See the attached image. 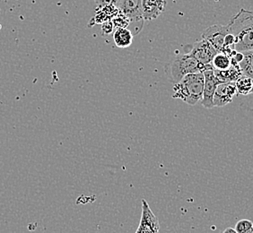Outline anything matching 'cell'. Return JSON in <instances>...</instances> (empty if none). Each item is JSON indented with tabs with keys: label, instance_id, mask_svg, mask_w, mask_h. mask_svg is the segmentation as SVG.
I'll return each instance as SVG.
<instances>
[{
	"label": "cell",
	"instance_id": "2e32d148",
	"mask_svg": "<svg viewBox=\"0 0 253 233\" xmlns=\"http://www.w3.org/2000/svg\"><path fill=\"white\" fill-rule=\"evenodd\" d=\"M253 227V223L251 220L243 219V220H240L238 223H236L234 229L238 233H247Z\"/></svg>",
	"mask_w": 253,
	"mask_h": 233
},
{
	"label": "cell",
	"instance_id": "30bf717a",
	"mask_svg": "<svg viewBox=\"0 0 253 233\" xmlns=\"http://www.w3.org/2000/svg\"><path fill=\"white\" fill-rule=\"evenodd\" d=\"M166 0H142L143 20L150 22L159 17L166 10Z\"/></svg>",
	"mask_w": 253,
	"mask_h": 233
},
{
	"label": "cell",
	"instance_id": "7c38bea8",
	"mask_svg": "<svg viewBox=\"0 0 253 233\" xmlns=\"http://www.w3.org/2000/svg\"><path fill=\"white\" fill-rule=\"evenodd\" d=\"M133 33L127 28H117L113 34V39L118 48L125 49L133 42Z\"/></svg>",
	"mask_w": 253,
	"mask_h": 233
},
{
	"label": "cell",
	"instance_id": "e0dca14e",
	"mask_svg": "<svg viewBox=\"0 0 253 233\" xmlns=\"http://www.w3.org/2000/svg\"><path fill=\"white\" fill-rule=\"evenodd\" d=\"M98 8H103L110 5H117L118 0H94Z\"/></svg>",
	"mask_w": 253,
	"mask_h": 233
},
{
	"label": "cell",
	"instance_id": "7a4b0ae2",
	"mask_svg": "<svg viewBox=\"0 0 253 233\" xmlns=\"http://www.w3.org/2000/svg\"><path fill=\"white\" fill-rule=\"evenodd\" d=\"M214 69L212 65L205 66L199 62L190 53L180 54L165 66V74L170 83H179L182 78L189 74L204 72Z\"/></svg>",
	"mask_w": 253,
	"mask_h": 233
},
{
	"label": "cell",
	"instance_id": "ffe728a7",
	"mask_svg": "<svg viewBox=\"0 0 253 233\" xmlns=\"http://www.w3.org/2000/svg\"><path fill=\"white\" fill-rule=\"evenodd\" d=\"M253 233V228L251 229L250 231H249L248 233Z\"/></svg>",
	"mask_w": 253,
	"mask_h": 233
},
{
	"label": "cell",
	"instance_id": "3957f363",
	"mask_svg": "<svg viewBox=\"0 0 253 233\" xmlns=\"http://www.w3.org/2000/svg\"><path fill=\"white\" fill-rule=\"evenodd\" d=\"M205 77L203 72L189 74L173 86V99H178L190 106L201 102L204 91Z\"/></svg>",
	"mask_w": 253,
	"mask_h": 233
},
{
	"label": "cell",
	"instance_id": "52a82bcc",
	"mask_svg": "<svg viewBox=\"0 0 253 233\" xmlns=\"http://www.w3.org/2000/svg\"><path fill=\"white\" fill-rule=\"evenodd\" d=\"M205 77L204 91L203 97L201 100V104L206 109H213L214 107V92L217 85L221 83L215 77L214 69H209L203 72Z\"/></svg>",
	"mask_w": 253,
	"mask_h": 233
},
{
	"label": "cell",
	"instance_id": "d6986e66",
	"mask_svg": "<svg viewBox=\"0 0 253 233\" xmlns=\"http://www.w3.org/2000/svg\"><path fill=\"white\" fill-rule=\"evenodd\" d=\"M223 233H238L236 232V230L234 228H232V227H228V228L225 229Z\"/></svg>",
	"mask_w": 253,
	"mask_h": 233
},
{
	"label": "cell",
	"instance_id": "9a60e30c",
	"mask_svg": "<svg viewBox=\"0 0 253 233\" xmlns=\"http://www.w3.org/2000/svg\"><path fill=\"white\" fill-rule=\"evenodd\" d=\"M211 65L215 70H225L231 67V58L225 54L218 52L214 56Z\"/></svg>",
	"mask_w": 253,
	"mask_h": 233
},
{
	"label": "cell",
	"instance_id": "ac0fdd59",
	"mask_svg": "<svg viewBox=\"0 0 253 233\" xmlns=\"http://www.w3.org/2000/svg\"><path fill=\"white\" fill-rule=\"evenodd\" d=\"M112 30H113V24L111 23V22H107V23H105V24H103L102 25V33L105 34H111L112 32Z\"/></svg>",
	"mask_w": 253,
	"mask_h": 233
},
{
	"label": "cell",
	"instance_id": "ba28073f",
	"mask_svg": "<svg viewBox=\"0 0 253 233\" xmlns=\"http://www.w3.org/2000/svg\"><path fill=\"white\" fill-rule=\"evenodd\" d=\"M122 15L129 22H143L142 15V0H118L116 5Z\"/></svg>",
	"mask_w": 253,
	"mask_h": 233
},
{
	"label": "cell",
	"instance_id": "8fae6325",
	"mask_svg": "<svg viewBox=\"0 0 253 233\" xmlns=\"http://www.w3.org/2000/svg\"><path fill=\"white\" fill-rule=\"evenodd\" d=\"M214 73L221 83H235L244 75L240 65L234 63H231V67L225 70L214 69Z\"/></svg>",
	"mask_w": 253,
	"mask_h": 233
},
{
	"label": "cell",
	"instance_id": "6da1fadb",
	"mask_svg": "<svg viewBox=\"0 0 253 233\" xmlns=\"http://www.w3.org/2000/svg\"><path fill=\"white\" fill-rule=\"evenodd\" d=\"M228 26L235 38L236 51L253 50V11L242 8L231 18Z\"/></svg>",
	"mask_w": 253,
	"mask_h": 233
},
{
	"label": "cell",
	"instance_id": "9c48e42d",
	"mask_svg": "<svg viewBox=\"0 0 253 233\" xmlns=\"http://www.w3.org/2000/svg\"><path fill=\"white\" fill-rule=\"evenodd\" d=\"M237 95L235 83H221L217 85L214 95V107H224L233 102Z\"/></svg>",
	"mask_w": 253,
	"mask_h": 233
},
{
	"label": "cell",
	"instance_id": "4fadbf2b",
	"mask_svg": "<svg viewBox=\"0 0 253 233\" xmlns=\"http://www.w3.org/2000/svg\"><path fill=\"white\" fill-rule=\"evenodd\" d=\"M237 95H249L253 93V79L243 75L235 82Z\"/></svg>",
	"mask_w": 253,
	"mask_h": 233
},
{
	"label": "cell",
	"instance_id": "5bb4252c",
	"mask_svg": "<svg viewBox=\"0 0 253 233\" xmlns=\"http://www.w3.org/2000/svg\"><path fill=\"white\" fill-rule=\"evenodd\" d=\"M243 53L244 60L239 64L240 68L244 75L253 79V50H249Z\"/></svg>",
	"mask_w": 253,
	"mask_h": 233
},
{
	"label": "cell",
	"instance_id": "8992f818",
	"mask_svg": "<svg viewBox=\"0 0 253 233\" xmlns=\"http://www.w3.org/2000/svg\"><path fill=\"white\" fill-rule=\"evenodd\" d=\"M229 33H231V31L228 25H214L205 30L201 36L202 39L210 41L218 52H222L224 49V38Z\"/></svg>",
	"mask_w": 253,
	"mask_h": 233
},
{
	"label": "cell",
	"instance_id": "5b68a950",
	"mask_svg": "<svg viewBox=\"0 0 253 233\" xmlns=\"http://www.w3.org/2000/svg\"><path fill=\"white\" fill-rule=\"evenodd\" d=\"M160 224L146 200H142V214L136 233H159Z\"/></svg>",
	"mask_w": 253,
	"mask_h": 233
},
{
	"label": "cell",
	"instance_id": "277c9868",
	"mask_svg": "<svg viewBox=\"0 0 253 233\" xmlns=\"http://www.w3.org/2000/svg\"><path fill=\"white\" fill-rule=\"evenodd\" d=\"M186 52L192 55L199 62L208 66L212 63L214 56L218 51L214 49L213 45L207 39H201L195 43L189 44L186 46Z\"/></svg>",
	"mask_w": 253,
	"mask_h": 233
}]
</instances>
